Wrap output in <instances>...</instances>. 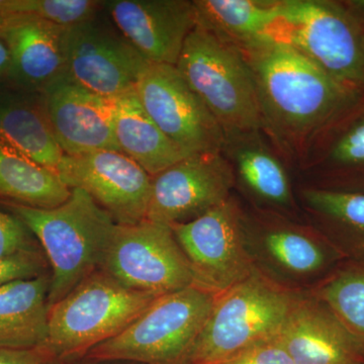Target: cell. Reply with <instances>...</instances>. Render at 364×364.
I'll list each match as a JSON object with an SVG mask.
<instances>
[{
  "instance_id": "obj_1",
  "label": "cell",
  "mask_w": 364,
  "mask_h": 364,
  "mask_svg": "<svg viewBox=\"0 0 364 364\" xmlns=\"http://www.w3.org/2000/svg\"><path fill=\"white\" fill-rule=\"evenodd\" d=\"M239 49L252 72L263 119L287 136L328 126L361 97L284 43L264 38Z\"/></svg>"
},
{
  "instance_id": "obj_2",
  "label": "cell",
  "mask_w": 364,
  "mask_h": 364,
  "mask_svg": "<svg viewBox=\"0 0 364 364\" xmlns=\"http://www.w3.org/2000/svg\"><path fill=\"white\" fill-rule=\"evenodd\" d=\"M0 203L28 227L51 263L48 306L65 298L81 282L102 268L117 224L82 189L72 188L65 203L49 210Z\"/></svg>"
},
{
  "instance_id": "obj_3",
  "label": "cell",
  "mask_w": 364,
  "mask_h": 364,
  "mask_svg": "<svg viewBox=\"0 0 364 364\" xmlns=\"http://www.w3.org/2000/svg\"><path fill=\"white\" fill-rule=\"evenodd\" d=\"M176 67L226 135L250 133L262 126L252 72L237 46L196 25Z\"/></svg>"
},
{
  "instance_id": "obj_4",
  "label": "cell",
  "mask_w": 364,
  "mask_h": 364,
  "mask_svg": "<svg viewBox=\"0 0 364 364\" xmlns=\"http://www.w3.org/2000/svg\"><path fill=\"white\" fill-rule=\"evenodd\" d=\"M159 296L124 287L97 270L49 306L45 346L60 363L85 356L133 323Z\"/></svg>"
},
{
  "instance_id": "obj_5",
  "label": "cell",
  "mask_w": 364,
  "mask_h": 364,
  "mask_svg": "<svg viewBox=\"0 0 364 364\" xmlns=\"http://www.w3.org/2000/svg\"><path fill=\"white\" fill-rule=\"evenodd\" d=\"M267 38L291 46L339 85L364 95V33L344 2L280 1Z\"/></svg>"
},
{
  "instance_id": "obj_6",
  "label": "cell",
  "mask_w": 364,
  "mask_h": 364,
  "mask_svg": "<svg viewBox=\"0 0 364 364\" xmlns=\"http://www.w3.org/2000/svg\"><path fill=\"white\" fill-rule=\"evenodd\" d=\"M215 296L196 284L159 296L123 332L85 358L98 363L181 364L207 322Z\"/></svg>"
},
{
  "instance_id": "obj_7",
  "label": "cell",
  "mask_w": 364,
  "mask_h": 364,
  "mask_svg": "<svg viewBox=\"0 0 364 364\" xmlns=\"http://www.w3.org/2000/svg\"><path fill=\"white\" fill-rule=\"evenodd\" d=\"M294 301L254 272L215 296L207 322L181 364H219L279 333Z\"/></svg>"
},
{
  "instance_id": "obj_8",
  "label": "cell",
  "mask_w": 364,
  "mask_h": 364,
  "mask_svg": "<svg viewBox=\"0 0 364 364\" xmlns=\"http://www.w3.org/2000/svg\"><path fill=\"white\" fill-rule=\"evenodd\" d=\"M100 270L129 289L159 296L196 284L171 228L147 220L117 225Z\"/></svg>"
},
{
  "instance_id": "obj_9",
  "label": "cell",
  "mask_w": 364,
  "mask_h": 364,
  "mask_svg": "<svg viewBox=\"0 0 364 364\" xmlns=\"http://www.w3.org/2000/svg\"><path fill=\"white\" fill-rule=\"evenodd\" d=\"M158 128L188 155L220 152L226 134L176 66L148 63L135 86Z\"/></svg>"
},
{
  "instance_id": "obj_10",
  "label": "cell",
  "mask_w": 364,
  "mask_h": 364,
  "mask_svg": "<svg viewBox=\"0 0 364 364\" xmlns=\"http://www.w3.org/2000/svg\"><path fill=\"white\" fill-rule=\"evenodd\" d=\"M95 18L67 28L65 77L85 90L116 98L134 90L149 62L111 21ZM111 20V18H109Z\"/></svg>"
},
{
  "instance_id": "obj_11",
  "label": "cell",
  "mask_w": 364,
  "mask_h": 364,
  "mask_svg": "<svg viewBox=\"0 0 364 364\" xmlns=\"http://www.w3.org/2000/svg\"><path fill=\"white\" fill-rule=\"evenodd\" d=\"M169 227L191 265L196 286L218 296L254 272L231 200L193 221Z\"/></svg>"
},
{
  "instance_id": "obj_12",
  "label": "cell",
  "mask_w": 364,
  "mask_h": 364,
  "mask_svg": "<svg viewBox=\"0 0 364 364\" xmlns=\"http://www.w3.org/2000/svg\"><path fill=\"white\" fill-rule=\"evenodd\" d=\"M57 173L69 188H80L119 225L145 221L152 176L121 151L64 154Z\"/></svg>"
},
{
  "instance_id": "obj_13",
  "label": "cell",
  "mask_w": 364,
  "mask_h": 364,
  "mask_svg": "<svg viewBox=\"0 0 364 364\" xmlns=\"http://www.w3.org/2000/svg\"><path fill=\"white\" fill-rule=\"evenodd\" d=\"M233 183L221 152L189 155L152 177L146 220L167 226L193 221L226 202Z\"/></svg>"
},
{
  "instance_id": "obj_14",
  "label": "cell",
  "mask_w": 364,
  "mask_h": 364,
  "mask_svg": "<svg viewBox=\"0 0 364 364\" xmlns=\"http://www.w3.org/2000/svg\"><path fill=\"white\" fill-rule=\"evenodd\" d=\"M105 13L119 32L149 63L176 66L196 26L188 0H107Z\"/></svg>"
},
{
  "instance_id": "obj_15",
  "label": "cell",
  "mask_w": 364,
  "mask_h": 364,
  "mask_svg": "<svg viewBox=\"0 0 364 364\" xmlns=\"http://www.w3.org/2000/svg\"><path fill=\"white\" fill-rule=\"evenodd\" d=\"M43 93L53 133L64 154L121 151L114 134V98L95 95L65 76Z\"/></svg>"
},
{
  "instance_id": "obj_16",
  "label": "cell",
  "mask_w": 364,
  "mask_h": 364,
  "mask_svg": "<svg viewBox=\"0 0 364 364\" xmlns=\"http://www.w3.org/2000/svg\"><path fill=\"white\" fill-rule=\"evenodd\" d=\"M66 32L67 28L31 14H0V39L11 57L7 80L44 92L65 75Z\"/></svg>"
},
{
  "instance_id": "obj_17",
  "label": "cell",
  "mask_w": 364,
  "mask_h": 364,
  "mask_svg": "<svg viewBox=\"0 0 364 364\" xmlns=\"http://www.w3.org/2000/svg\"><path fill=\"white\" fill-rule=\"evenodd\" d=\"M294 364H358L364 346L327 305L294 301L277 333Z\"/></svg>"
},
{
  "instance_id": "obj_18",
  "label": "cell",
  "mask_w": 364,
  "mask_h": 364,
  "mask_svg": "<svg viewBox=\"0 0 364 364\" xmlns=\"http://www.w3.org/2000/svg\"><path fill=\"white\" fill-rule=\"evenodd\" d=\"M0 141L56 170L64 153L53 133L44 93L0 80Z\"/></svg>"
},
{
  "instance_id": "obj_19",
  "label": "cell",
  "mask_w": 364,
  "mask_h": 364,
  "mask_svg": "<svg viewBox=\"0 0 364 364\" xmlns=\"http://www.w3.org/2000/svg\"><path fill=\"white\" fill-rule=\"evenodd\" d=\"M114 102V134L119 150L150 176L189 156L158 128L144 109L135 88Z\"/></svg>"
},
{
  "instance_id": "obj_20",
  "label": "cell",
  "mask_w": 364,
  "mask_h": 364,
  "mask_svg": "<svg viewBox=\"0 0 364 364\" xmlns=\"http://www.w3.org/2000/svg\"><path fill=\"white\" fill-rule=\"evenodd\" d=\"M51 279L41 274L0 287V348L43 346L48 336Z\"/></svg>"
},
{
  "instance_id": "obj_21",
  "label": "cell",
  "mask_w": 364,
  "mask_h": 364,
  "mask_svg": "<svg viewBox=\"0 0 364 364\" xmlns=\"http://www.w3.org/2000/svg\"><path fill=\"white\" fill-rule=\"evenodd\" d=\"M71 189L56 170L33 161L0 141V202L54 208L68 200Z\"/></svg>"
},
{
  "instance_id": "obj_22",
  "label": "cell",
  "mask_w": 364,
  "mask_h": 364,
  "mask_svg": "<svg viewBox=\"0 0 364 364\" xmlns=\"http://www.w3.org/2000/svg\"><path fill=\"white\" fill-rule=\"evenodd\" d=\"M196 25L238 48L267 37L279 18L280 1L195 0Z\"/></svg>"
},
{
  "instance_id": "obj_23",
  "label": "cell",
  "mask_w": 364,
  "mask_h": 364,
  "mask_svg": "<svg viewBox=\"0 0 364 364\" xmlns=\"http://www.w3.org/2000/svg\"><path fill=\"white\" fill-rule=\"evenodd\" d=\"M323 301L364 346V267L333 277L322 289Z\"/></svg>"
},
{
  "instance_id": "obj_24",
  "label": "cell",
  "mask_w": 364,
  "mask_h": 364,
  "mask_svg": "<svg viewBox=\"0 0 364 364\" xmlns=\"http://www.w3.org/2000/svg\"><path fill=\"white\" fill-rule=\"evenodd\" d=\"M236 160L239 174L254 193L275 203H286L289 200L286 172L267 150L245 148L239 151Z\"/></svg>"
},
{
  "instance_id": "obj_25",
  "label": "cell",
  "mask_w": 364,
  "mask_h": 364,
  "mask_svg": "<svg viewBox=\"0 0 364 364\" xmlns=\"http://www.w3.org/2000/svg\"><path fill=\"white\" fill-rule=\"evenodd\" d=\"M336 119L343 127L330 147V162L337 168L364 173V95Z\"/></svg>"
},
{
  "instance_id": "obj_26",
  "label": "cell",
  "mask_w": 364,
  "mask_h": 364,
  "mask_svg": "<svg viewBox=\"0 0 364 364\" xmlns=\"http://www.w3.org/2000/svg\"><path fill=\"white\" fill-rule=\"evenodd\" d=\"M102 11L104 1L98 0H7L4 14H31L71 28L95 18Z\"/></svg>"
},
{
  "instance_id": "obj_27",
  "label": "cell",
  "mask_w": 364,
  "mask_h": 364,
  "mask_svg": "<svg viewBox=\"0 0 364 364\" xmlns=\"http://www.w3.org/2000/svg\"><path fill=\"white\" fill-rule=\"evenodd\" d=\"M265 246L274 260L289 272H316L324 262V254L317 244L294 232H272L267 235Z\"/></svg>"
},
{
  "instance_id": "obj_28",
  "label": "cell",
  "mask_w": 364,
  "mask_h": 364,
  "mask_svg": "<svg viewBox=\"0 0 364 364\" xmlns=\"http://www.w3.org/2000/svg\"><path fill=\"white\" fill-rule=\"evenodd\" d=\"M305 198L314 210L364 239V193L310 189Z\"/></svg>"
},
{
  "instance_id": "obj_29",
  "label": "cell",
  "mask_w": 364,
  "mask_h": 364,
  "mask_svg": "<svg viewBox=\"0 0 364 364\" xmlns=\"http://www.w3.org/2000/svg\"><path fill=\"white\" fill-rule=\"evenodd\" d=\"M219 364H294L277 334L259 340Z\"/></svg>"
},
{
  "instance_id": "obj_30",
  "label": "cell",
  "mask_w": 364,
  "mask_h": 364,
  "mask_svg": "<svg viewBox=\"0 0 364 364\" xmlns=\"http://www.w3.org/2000/svg\"><path fill=\"white\" fill-rule=\"evenodd\" d=\"M33 236L21 220L0 210V258L37 250Z\"/></svg>"
},
{
  "instance_id": "obj_31",
  "label": "cell",
  "mask_w": 364,
  "mask_h": 364,
  "mask_svg": "<svg viewBox=\"0 0 364 364\" xmlns=\"http://www.w3.org/2000/svg\"><path fill=\"white\" fill-rule=\"evenodd\" d=\"M45 261L38 250L26 251L0 258V287L18 279H33L44 274Z\"/></svg>"
},
{
  "instance_id": "obj_32",
  "label": "cell",
  "mask_w": 364,
  "mask_h": 364,
  "mask_svg": "<svg viewBox=\"0 0 364 364\" xmlns=\"http://www.w3.org/2000/svg\"><path fill=\"white\" fill-rule=\"evenodd\" d=\"M47 346L33 348H0V364H60Z\"/></svg>"
},
{
  "instance_id": "obj_33",
  "label": "cell",
  "mask_w": 364,
  "mask_h": 364,
  "mask_svg": "<svg viewBox=\"0 0 364 364\" xmlns=\"http://www.w3.org/2000/svg\"><path fill=\"white\" fill-rule=\"evenodd\" d=\"M11 57L4 41L0 39V80L9 78Z\"/></svg>"
},
{
  "instance_id": "obj_34",
  "label": "cell",
  "mask_w": 364,
  "mask_h": 364,
  "mask_svg": "<svg viewBox=\"0 0 364 364\" xmlns=\"http://www.w3.org/2000/svg\"><path fill=\"white\" fill-rule=\"evenodd\" d=\"M344 4L348 9V11L353 14L354 18L358 20L364 33V0L363 1L344 2Z\"/></svg>"
},
{
  "instance_id": "obj_35",
  "label": "cell",
  "mask_w": 364,
  "mask_h": 364,
  "mask_svg": "<svg viewBox=\"0 0 364 364\" xmlns=\"http://www.w3.org/2000/svg\"><path fill=\"white\" fill-rule=\"evenodd\" d=\"M7 0H0V14H4L6 9Z\"/></svg>"
},
{
  "instance_id": "obj_36",
  "label": "cell",
  "mask_w": 364,
  "mask_h": 364,
  "mask_svg": "<svg viewBox=\"0 0 364 364\" xmlns=\"http://www.w3.org/2000/svg\"><path fill=\"white\" fill-rule=\"evenodd\" d=\"M358 364H364V361H363V363H358Z\"/></svg>"
}]
</instances>
